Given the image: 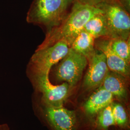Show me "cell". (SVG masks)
I'll use <instances>...</instances> for the list:
<instances>
[{"label":"cell","instance_id":"obj_1","mask_svg":"<svg viewBox=\"0 0 130 130\" xmlns=\"http://www.w3.org/2000/svg\"><path fill=\"white\" fill-rule=\"evenodd\" d=\"M103 11L97 7L81 4L75 0L70 11L59 24L47 31L44 41L38 47L42 48L59 42H65L70 47L75 39L89 20Z\"/></svg>","mask_w":130,"mask_h":130},{"label":"cell","instance_id":"obj_2","mask_svg":"<svg viewBox=\"0 0 130 130\" xmlns=\"http://www.w3.org/2000/svg\"><path fill=\"white\" fill-rule=\"evenodd\" d=\"M32 106L35 115L49 130H79L80 122L77 110L49 105L36 94Z\"/></svg>","mask_w":130,"mask_h":130},{"label":"cell","instance_id":"obj_3","mask_svg":"<svg viewBox=\"0 0 130 130\" xmlns=\"http://www.w3.org/2000/svg\"><path fill=\"white\" fill-rule=\"evenodd\" d=\"M67 14L63 0H33L26 20L28 23L44 27L48 31L59 24Z\"/></svg>","mask_w":130,"mask_h":130},{"label":"cell","instance_id":"obj_4","mask_svg":"<svg viewBox=\"0 0 130 130\" xmlns=\"http://www.w3.org/2000/svg\"><path fill=\"white\" fill-rule=\"evenodd\" d=\"M28 76L35 94L43 101L54 107L64 106L74 90L66 83L52 84L49 74L28 73Z\"/></svg>","mask_w":130,"mask_h":130},{"label":"cell","instance_id":"obj_5","mask_svg":"<svg viewBox=\"0 0 130 130\" xmlns=\"http://www.w3.org/2000/svg\"><path fill=\"white\" fill-rule=\"evenodd\" d=\"M88 64V61L85 56L70 48L67 54L55 65L53 70L56 84L66 83L74 89Z\"/></svg>","mask_w":130,"mask_h":130},{"label":"cell","instance_id":"obj_6","mask_svg":"<svg viewBox=\"0 0 130 130\" xmlns=\"http://www.w3.org/2000/svg\"><path fill=\"white\" fill-rule=\"evenodd\" d=\"M70 48L65 42H59L49 46L37 48L29 61L28 74H50L53 67L67 54Z\"/></svg>","mask_w":130,"mask_h":130},{"label":"cell","instance_id":"obj_7","mask_svg":"<svg viewBox=\"0 0 130 130\" xmlns=\"http://www.w3.org/2000/svg\"><path fill=\"white\" fill-rule=\"evenodd\" d=\"M95 7L103 11L113 38L130 39V15L118 0H104Z\"/></svg>","mask_w":130,"mask_h":130},{"label":"cell","instance_id":"obj_8","mask_svg":"<svg viewBox=\"0 0 130 130\" xmlns=\"http://www.w3.org/2000/svg\"><path fill=\"white\" fill-rule=\"evenodd\" d=\"M114 100L111 93L102 86L94 90L84 100L77 110L80 125L84 122L88 128L98 114Z\"/></svg>","mask_w":130,"mask_h":130},{"label":"cell","instance_id":"obj_9","mask_svg":"<svg viewBox=\"0 0 130 130\" xmlns=\"http://www.w3.org/2000/svg\"><path fill=\"white\" fill-rule=\"evenodd\" d=\"M88 64V69L84 77L82 86L83 92L87 94L86 98L102 85L109 71L105 56L96 49L89 60Z\"/></svg>","mask_w":130,"mask_h":130},{"label":"cell","instance_id":"obj_10","mask_svg":"<svg viewBox=\"0 0 130 130\" xmlns=\"http://www.w3.org/2000/svg\"><path fill=\"white\" fill-rule=\"evenodd\" d=\"M94 42L95 48L102 52L106 57L109 70L115 72L130 78V63L121 59L113 51L110 38H100Z\"/></svg>","mask_w":130,"mask_h":130},{"label":"cell","instance_id":"obj_11","mask_svg":"<svg viewBox=\"0 0 130 130\" xmlns=\"http://www.w3.org/2000/svg\"><path fill=\"white\" fill-rule=\"evenodd\" d=\"M129 81L123 75L109 70L101 86L111 93L115 100L128 107Z\"/></svg>","mask_w":130,"mask_h":130},{"label":"cell","instance_id":"obj_12","mask_svg":"<svg viewBox=\"0 0 130 130\" xmlns=\"http://www.w3.org/2000/svg\"><path fill=\"white\" fill-rule=\"evenodd\" d=\"M84 29L95 39L100 38H113L103 13L96 14L85 25Z\"/></svg>","mask_w":130,"mask_h":130},{"label":"cell","instance_id":"obj_13","mask_svg":"<svg viewBox=\"0 0 130 130\" xmlns=\"http://www.w3.org/2000/svg\"><path fill=\"white\" fill-rule=\"evenodd\" d=\"M95 39L83 29L75 39L70 48L74 51L85 56L88 61L94 53Z\"/></svg>","mask_w":130,"mask_h":130},{"label":"cell","instance_id":"obj_14","mask_svg":"<svg viewBox=\"0 0 130 130\" xmlns=\"http://www.w3.org/2000/svg\"><path fill=\"white\" fill-rule=\"evenodd\" d=\"M112 126H116L112 111L111 104L100 112L89 127V130H110Z\"/></svg>","mask_w":130,"mask_h":130},{"label":"cell","instance_id":"obj_15","mask_svg":"<svg viewBox=\"0 0 130 130\" xmlns=\"http://www.w3.org/2000/svg\"><path fill=\"white\" fill-rule=\"evenodd\" d=\"M111 106L116 126L121 130H129L130 119L127 109L128 107L115 100L111 103Z\"/></svg>","mask_w":130,"mask_h":130},{"label":"cell","instance_id":"obj_16","mask_svg":"<svg viewBox=\"0 0 130 130\" xmlns=\"http://www.w3.org/2000/svg\"><path fill=\"white\" fill-rule=\"evenodd\" d=\"M110 43L113 51L123 60L130 63V39L110 38Z\"/></svg>","mask_w":130,"mask_h":130},{"label":"cell","instance_id":"obj_17","mask_svg":"<svg viewBox=\"0 0 130 130\" xmlns=\"http://www.w3.org/2000/svg\"><path fill=\"white\" fill-rule=\"evenodd\" d=\"M75 1V0H74ZM78 1L79 3L84 4L88 5L93 6H96L99 4L101 3L104 0H75Z\"/></svg>","mask_w":130,"mask_h":130},{"label":"cell","instance_id":"obj_18","mask_svg":"<svg viewBox=\"0 0 130 130\" xmlns=\"http://www.w3.org/2000/svg\"><path fill=\"white\" fill-rule=\"evenodd\" d=\"M64 3V5L65 10L68 12V10L70 8V6H72L74 0H63Z\"/></svg>","mask_w":130,"mask_h":130},{"label":"cell","instance_id":"obj_19","mask_svg":"<svg viewBox=\"0 0 130 130\" xmlns=\"http://www.w3.org/2000/svg\"><path fill=\"white\" fill-rule=\"evenodd\" d=\"M126 9H129L130 0H118Z\"/></svg>","mask_w":130,"mask_h":130},{"label":"cell","instance_id":"obj_20","mask_svg":"<svg viewBox=\"0 0 130 130\" xmlns=\"http://www.w3.org/2000/svg\"><path fill=\"white\" fill-rule=\"evenodd\" d=\"M0 130H11L8 124L6 123L0 124Z\"/></svg>","mask_w":130,"mask_h":130},{"label":"cell","instance_id":"obj_21","mask_svg":"<svg viewBox=\"0 0 130 130\" xmlns=\"http://www.w3.org/2000/svg\"><path fill=\"white\" fill-rule=\"evenodd\" d=\"M120 130H121V129H120Z\"/></svg>","mask_w":130,"mask_h":130}]
</instances>
